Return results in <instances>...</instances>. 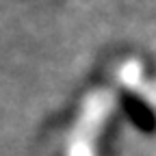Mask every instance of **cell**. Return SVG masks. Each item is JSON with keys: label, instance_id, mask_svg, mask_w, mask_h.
<instances>
[{"label": "cell", "instance_id": "6da1fadb", "mask_svg": "<svg viewBox=\"0 0 156 156\" xmlns=\"http://www.w3.org/2000/svg\"><path fill=\"white\" fill-rule=\"evenodd\" d=\"M122 104H124V111H126V115L132 119L134 126H139L145 132H152L154 130V113H152V108L141 100V98H136L132 93H124Z\"/></svg>", "mask_w": 156, "mask_h": 156}]
</instances>
